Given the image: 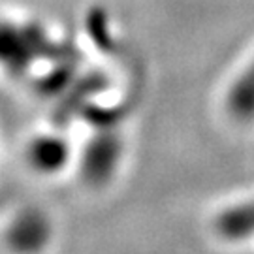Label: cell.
Instances as JSON below:
<instances>
[{
	"instance_id": "2",
	"label": "cell",
	"mask_w": 254,
	"mask_h": 254,
	"mask_svg": "<svg viewBox=\"0 0 254 254\" xmlns=\"http://www.w3.org/2000/svg\"><path fill=\"white\" fill-rule=\"evenodd\" d=\"M51 241V222L40 209H23L9 220L6 245L13 254H40Z\"/></svg>"
},
{
	"instance_id": "3",
	"label": "cell",
	"mask_w": 254,
	"mask_h": 254,
	"mask_svg": "<svg viewBox=\"0 0 254 254\" xmlns=\"http://www.w3.org/2000/svg\"><path fill=\"white\" fill-rule=\"evenodd\" d=\"M73 158L72 145L68 139L57 134H42L32 137L25 149L27 166L38 175L55 177L63 173Z\"/></svg>"
},
{
	"instance_id": "4",
	"label": "cell",
	"mask_w": 254,
	"mask_h": 254,
	"mask_svg": "<svg viewBox=\"0 0 254 254\" xmlns=\"http://www.w3.org/2000/svg\"><path fill=\"white\" fill-rule=\"evenodd\" d=\"M213 232L224 243H247L254 239V198L218 211L213 218Z\"/></svg>"
},
{
	"instance_id": "1",
	"label": "cell",
	"mask_w": 254,
	"mask_h": 254,
	"mask_svg": "<svg viewBox=\"0 0 254 254\" xmlns=\"http://www.w3.org/2000/svg\"><path fill=\"white\" fill-rule=\"evenodd\" d=\"M125 147L115 134H100L92 137L79 154V177L91 189H104L115 179L123 164Z\"/></svg>"
}]
</instances>
